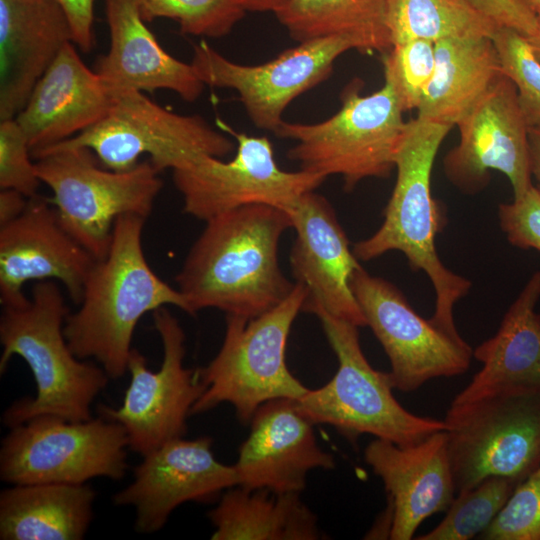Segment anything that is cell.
<instances>
[{
    "instance_id": "6da1fadb",
    "label": "cell",
    "mask_w": 540,
    "mask_h": 540,
    "mask_svg": "<svg viewBox=\"0 0 540 540\" xmlns=\"http://www.w3.org/2000/svg\"><path fill=\"white\" fill-rule=\"evenodd\" d=\"M205 223L175 276L190 315L215 308L251 319L290 295L295 283L284 276L278 259L281 236L292 228L288 212L250 204Z\"/></svg>"
},
{
    "instance_id": "7a4b0ae2",
    "label": "cell",
    "mask_w": 540,
    "mask_h": 540,
    "mask_svg": "<svg viewBox=\"0 0 540 540\" xmlns=\"http://www.w3.org/2000/svg\"><path fill=\"white\" fill-rule=\"evenodd\" d=\"M145 220L133 214L116 219L108 253L96 260L79 308L64 324L72 352L79 359L95 360L111 379L128 371L134 331L146 313L169 305L190 313L183 294L162 280L145 258Z\"/></svg>"
},
{
    "instance_id": "3957f363",
    "label": "cell",
    "mask_w": 540,
    "mask_h": 540,
    "mask_svg": "<svg viewBox=\"0 0 540 540\" xmlns=\"http://www.w3.org/2000/svg\"><path fill=\"white\" fill-rule=\"evenodd\" d=\"M451 128L417 117L406 122L394 157L396 182L384 209L383 222L352 250L359 261H370L389 251L404 254L410 268L424 272L434 287L435 309L430 321L451 337L462 340L453 310L472 284L448 269L439 258L435 238L446 218L431 194L433 163Z\"/></svg>"
},
{
    "instance_id": "277c9868",
    "label": "cell",
    "mask_w": 540,
    "mask_h": 540,
    "mask_svg": "<svg viewBox=\"0 0 540 540\" xmlns=\"http://www.w3.org/2000/svg\"><path fill=\"white\" fill-rule=\"evenodd\" d=\"M68 314L64 296L53 280L36 282L24 304L3 307L0 373L13 356H19L36 384L34 397L16 400L4 411L6 427L39 415L74 422L92 418L91 405L110 378L100 365L79 359L70 349L64 335Z\"/></svg>"
},
{
    "instance_id": "5b68a950",
    "label": "cell",
    "mask_w": 540,
    "mask_h": 540,
    "mask_svg": "<svg viewBox=\"0 0 540 540\" xmlns=\"http://www.w3.org/2000/svg\"><path fill=\"white\" fill-rule=\"evenodd\" d=\"M304 311L318 317L338 360L327 384L308 389L296 400L298 411L308 421L332 426L350 442L370 434L402 446L447 430L444 420L413 414L397 401L388 373L374 369L366 359L358 326L318 306Z\"/></svg>"
},
{
    "instance_id": "8992f818",
    "label": "cell",
    "mask_w": 540,
    "mask_h": 540,
    "mask_svg": "<svg viewBox=\"0 0 540 540\" xmlns=\"http://www.w3.org/2000/svg\"><path fill=\"white\" fill-rule=\"evenodd\" d=\"M306 296L305 287L295 282L283 302L257 317L226 315L218 353L207 366L198 369L204 390L191 415L229 403L237 419L248 424L267 401L297 400L308 391L286 364L289 333Z\"/></svg>"
},
{
    "instance_id": "52a82bcc",
    "label": "cell",
    "mask_w": 540,
    "mask_h": 540,
    "mask_svg": "<svg viewBox=\"0 0 540 540\" xmlns=\"http://www.w3.org/2000/svg\"><path fill=\"white\" fill-rule=\"evenodd\" d=\"M354 80L341 93V107L318 123L283 121L274 134L296 143L287 153L301 169L328 177L340 175L351 191L367 178H386L406 122L392 86L384 81L377 91L361 95Z\"/></svg>"
},
{
    "instance_id": "ba28073f",
    "label": "cell",
    "mask_w": 540,
    "mask_h": 540,
    "mask_svg": "<svg viewBox=\"0 0 540 540\" xmlns=\"http://www.w3.org/2000/svg\"><path fill=\"white\" fill-rule=\"evenodd\" d=\"M34 159L61 225L96 260L108 253L116 219L126 214L146 219L163 186L149 160L115 171L100 166L84 147L51 148Z\"/></svg>"
},
{
    "instance_id": "9c48e42d",
    "label": "cell",
    "mask_w": 540,
    "mask_h": 540,
    "mask_svg": "<svg viewBox=\"0 0 540 540\" xmlns=\"http://www.w3.org/2000/svg\"><path fill=\"white\" fill-rule=\"evenodd\" d=\"M66 147L87 148L103 167L115 171L132 169L148 155L160 173L186 167L203 156L223 158L235 144L199 115L177 114L143 92H130L115 97L98 123L47 149Z\"/></svg>"
},
{
    "instance_id": "30bf717a",
    "label": "cell",
    "mask_w": 540,
    "mask_h": 540,
    "mask_svg": "<svg viewBox=\"0 0 540 540\" xmlns=\"http://www.w3.org/2000/svg\"><path fill=\"white\" fill-rule=\"evenodd\" d=\"M9 429L0 448L3 482L84 484L96 477L118 481L128 470L126 431L104 417L74 422L39 415Z\"/></svg>"
},
{
    "instance_id": "8fae6325",
    "label": "cell",
    "mask_w": 540,
    "mask_h": 540,
    "mask_svg": "<svg viewBox=\"0 0 540 540\" xmlns=\"http://www.w3.org/2000/svg\"><path fill=\"white\" fill-rule=\"evenodd\" d=\"M444 421L456 494L491 476L520 484L540 466V394L451 405Z\"/></svg>"
},
{
    "instance_id": "7c38bea8",
    "label": "cell",
    "mask_w": 540,
    "mask_h": 540,
    "mask_svg": "<svg viewBox=\"0 0 540 540\" xmlns=\"http://www.w3.org/2000/svg\"><path fill=\"white\" fill-rule=\"evenodd\" d=\"M152 316L163 347L160 368L149 369L146 357L133 348L127 371L130 382L122 405L97 408L99 416L122 425L129 449L141 456L184 437L187 419L204 390L198 369L184 366L186 336L178 319L166 306L153 311Z\"/></svg>"
},
{
    "instance_id": "4fadbf2b",
    "label": "cell",
    "mask_w": 540,
    "mask_h": 540,
    "mask_svg": "<svg viewBox=\"0 0 540 540\" xmlns=\"http://www.w3.org/2000/svg\"><path fill=\"white\" fill-rule=\"evenodd\" d=\"M224 129L236 139L229 161L203 156L190 165L172 171L173 181L183 197L184 212L204 222L224 212L250 204H266L290 212L301 197L314 191L326 179L299 170H282L273 146L265 137Z\"/></svg>"
},
{
    "instance_id": "5bb4252c",
    "label": "cell",
    "mask_w": 540,
    "mask_h": 540,
    "mask_svg": "<svg viewBox=\"0 0 540 540\" xmlns=\"http://www.w3.org/2000/svg\"><path fill=\"white\" fill-rule=\"evenodd\" d=\"M350 286L367 326L388 356L393 389L410 393L429 380L468 370L473 357L469 344L421 317L394 284L361 266Z\"/></svg>"
},
{
    "instance_id": "9a60e30c",
    "label": "cell",
    "mask_w": 540,
    "mask_h": 540,
    "mask_svg": "<svg viewBox=\"0 0 540 540\" xmlns=\"http://www.w3.org/2000/svg\"><path fill=\"white\" fill-rule=\"evenodd\" d=\"M351 49L356 44L350 37L330 36L300 42L265 63L243 65L202 41L194 45L191 64L205 85L236 90L251 122L274 133L288 105L325 81L336 59Z\"/></svg>"
},
{
    "instance_id": "2e32d148",
    "label": "cell",
    "mask_w": 540,
    "mask_h": 540,
    "mask_svg": "<svg viewBox=\"0 0 540 540\" xmlns=\"http://www.w3.org/2000/svg\"><path fill=\"white\" fill-rule=\"evenodd\" d=\"M459 142L443 159L444 173L461 192L473 195L490 181V171L504 174L513 197L532 185L529 127L514 84L503 74L462 119Z\"/></svg>"
},
{
    "instance_id": "e0dca14e",
    "label": "cell",
    "mask_w": 540,
    "mask_h": 540,
    "mask_svg": "<svg viewBox=\"0 0 540 540\" xmlns=\"http://www.w3.org/2000/svg\"><path fill=\"white\" fill-rule=\"evenodd\" d=\"M213 439H173L142 456L134 479L112 497L117 506L135 509V529L154 533L186 502L210 503L238 485L234 465L219 462Z\"/></svg>"
},
{
    "instance_id": "ac0fdd59",
    "label": "cell",
    "mask_w": 540,
    "mask_h": 540,
    "mask_svg": "<svg viewBox=\"0 0 540 540\" xmlns=\"http://www.w3.org/2000/svg\"><path fill=\"white\" fill-rule=\"evenodd\" d=\"M96 259L61 225L55 207L37 195L24 211L0 226V302L24 304L29 281L57 280L79 304Z\"/></svg>"
},
{
    "instance_id": "d6986e66",
    "label": "cell",
    "mask_w": 540,
    "mask_h": 540,
    "mask_svg": "<svg viewBox=\"0 0 540 540\" xmlns=\"http://www.w3.org/2000/svg\"><path fill=\"white\" fill-rule=\"evenodd\" d=\"M296 239L290 266L307 296L302 311L318 306L358 327L367 326L350 280L361 267L331 204L314 191L305 193L289 212Z\"/></svg>"
},
{
    "instance_id": "ffe728a7",
    "label": "cell",
    "mask_w": 540,
    "mask_h": 540,
    "mask_svg": "<svg viewBox=\"0 0 540 540\" xmlns=\"http://www.w3.org/2000/svg\"><path fill=\"white\" fill-rule=\"evenodd\" d=\"M335 465L334 455L318 444L313 424L298 411L296 399L278 398L254 413L234 467L241 487L300 494L310 471Z\"/></svg>"
},
{
    "instance_id": "44dd1931",
    "label": "cell",
    "mask_w": 540,
    "mask_h": 540,
    "mask_svg": "<svg viewBox=\"0 0 540 540\" xmlns=\"http://www.w3.org/2000/svg\"><path fill=\"white\" fill-rule=\"evenodd\" d=\"M364 460L387 492L392 540L412 539L423 521L446 511L456 496L445 431L407 446L375 438Z\"/></svg>"
},
{
    "instance_id": "7402d4cb",
    "label": "cell",
    "mask_w": 540,
    "mask_h": 540,
    "mask_svg": "<svg viewBox=\"0 0 540 540\" xmlns=\"http://www.w3.org/2000/svg\"><path fill=\"white\" fill-rule=\"evenodd\" d=\"M113 102L99 75L82 61L74 43L68 42L15 119L33 157L98 123Z\"/></svg>"
},
{
    "instance_id": "603a6c76",
    "label": "cell",
    "mask_w": 540,
    "mask_h": 540,
    "mask_svg": "<svg viewBox=\"0 0 540 540\" xmlns=\"http://www.w3.org/2000/svg\"><path fill=\"white\" fill-rule=\"evenodd\" d=\"M110 48L100 57L96 73L115 98L130 92L167 89L194 102L205 84L191 63L170 55L146 26L138 0H105Z\"/></svg>"
},
{
    "instance_id": "cb8c5ba5",
    "label": "cell",
    "mask_w": 540,
    "mask_h": 540,
    "mask_svg": "<svg viewBox=\"0 0 540 540\" xmlns=\"http://www.w3.org/2000/svg\"><path fill=\"white\" fill-rule=\"evenodd\" d=\"M68 42L73 33L58 0H0V120L18 115Z\"/></svg>"
},
{
    "instance_id": "d4e9b609",
    "label": "cell",
    "mask_w": 540,
    "mask_h": 540,
    "mask_svg": "<svg viewBox=\"0 0 540 540\" xmlns=\"http://www.w3.org/2000/svg\"><path fill=\"white\" fill-rule=\"evenodd\" d=\"M540 270L505 312L497 332L473 351L482 368L453 399L462 405L494 395L540 394Z\"/></svg>"
},
{
    "instance_id": "484cf974",
    "label": "cell",
    "mask_w": 540,
    "mask_h": 540,
    "mask_svg": "<svg viewBox=\"0 0 540 540\" xmlns=\"http://www.w3.org/2000/svg\"><path fill=\"white\" fill-rule=\"evenodd\" d=\"M434 44V72L417 118L457 126L502 74L499 57L488 37L446 38Z\"/></svg>"
},
{
    "instance_id": "4316f807",
    "label": "cell",
    "mask_w": 540,
    "mask_h": 540,
    "mask_svg": "<svg viewBox=\"0 0 540 540\" xmlns=\"http://www.w3.org/2000/svg\"><path fill=\"white\" fill-rule=\"evenodd\" d=\"M95 497L86 483L13 485L0 493V539L81 540Z\"/></svg>"
},
{
    "instance_id": "83f0119b",
    "label": "cell",
    "mask_w": 540,
    "mask_h": 540,
    "mask_svg": "<svg viewBox=\"0 0 540 540\" xmlns=\"http://www.w3.org/2000/svg\"><path fill=\"white\" fill-rule=\"evenodd\" d=\"M212 540H318L317 515L299 493L246 489L226 490L209 511Z\"/></svg>"
},
{
    "instance_id": "f1b7e54d",
    "label": "cell",
    "mask_w": 540,
    "mask_h": 540,
    "mask_svg": "<svg viewBox=\"0 0 540 540\" xmlns=\"http://www.w3.org/2000/svg\"><path fill=\"white\" fill-rule=\"evenodd\" d=\"M387 0H285L273 13L297 42L348 36L362 53L391 47Z\"/></svg>"
},
{
    "instance_id": "f546056e",
    "label": "cell",
    "mask_w": 540,
    "mask_h": 540,
    "mask_svg": "<svg viewBox=\"0 0 540 540\" xmlns=\"http://www.w3.org/2000/svg\"><path fill=\"white\" fill-rule=\"evenodd\" d=\"M386 26L392 46L415 39L492 38L500 28L464 0H387Z\"/></svg>"
},
{
    "instance_id": "4dcf8cb0",
    "label": "cell",
    "mask_w": 540,
    "mask_h": 540,
    "mask_svg": "<svg viewBox=\"0 0 540 540\" xmlns=\"http://www.w3.org/2000/svg\"><path fill=\"white\" fill-rule=\"evenodd\" d=\"M519 483L491 476L456 494L443 520L418 540H468L480 535L495 519Z\"/></svg>"
},
{
    "instance_id": "1f68e13d",
    "label": "cell",
    "mask_w": 540,
    "mask_h": 540,
    "mask_svg": "<svg viewBox=\"0 0 540 540\" xmlns=\"http://www.w3.org/2000/svg\"><path fill=\"white\" fill-rule=\"evenodd\" d=\"M145 22L167 18L183 34L221 38L228 35L247 10L243 0H138Z\"/></svg>"
},
{
    "instance_id": "d6a6232c",
    "label": "cell",
    "mask_w": 540,
    "mask_h": 540,
    "mask_svg": "<svg viewBox=\"0 0 540 540\" xmlns=\"http://www.w3.org/2000/svg\"><path fill=\"white\" fill-rule=\"evenodd\" d=\"M501 73L515 86L528 127H540V60L526 36L500 27L492 37Z\"/></svg>"
},
{
    "instance_id": "836d02e7",
    "label": "cell",
    "mask_w": 540,
    "mask_h": 540,
    "mask_svg": "<svg viewBox=\"0 0 540 540\" xmlns=\"http://www.w3.org/2000/svg\"><path fill=\"white\" fill-rule=\"evenodd\" d=\"M384 81L388 82L402 110L419 107L435 67V44L415 39L393 45L382 58Z\"/></svg>"
},
{
    "instance_id": "e575fe53",
    "label": "cell",
    "mask_w": 540,
    "mask_h": 540,
    "mask_svg": "<svg viewBox=\"0 0 540 540\" xmlns=\"http://www.w3.org/2000/svg\"><path fill=\"white\" fill-rule=\"evenodd\" d=\"M479 538L540 540V466L514 489Z\"/></svg>"
},
{
    "instance_id": "d590c367",
    "label": "cell",
    "mask_w": 540,
    "mask_h": 540,
    "mask_svg": "<svg viewBox=\"0 0 540 540\" xmlns=\"http://www.w3.org/2000/svg\"><path fill=\"white\" fill-rule=\"evenodd\" d=\"M32 158L28 139L17 120H1L0 189H13L27 198L36 196L41 180Z\"/></svg>"
},
{
    "instance_id": "8d00e7d4",
    "label": "cell",
    "mask_w": 540,
    "mask_h": 540,
    "mask_svg": "<svg viewBox=\"0 0 540 540\" xmlns=\"http://www.w3.org/2000/svg\"><path fill=\"white\" fill-rule=\"evenodd\" d=\"M501 230L508 242L521 249L540 252V188L533 184L509 203L498 206Z\"/></svg>"
},
{
    "instance_id": "74e56055",
    "label": "cell",
    "mask_w": 540,
    "mask_h": 540,
    "mask_svg": "<svg viewBox=\"0 0 540 540\" xmlns=\"http://www.w3.org/2000/svg\"><path fill=\"white\" fill-rule=\"evenodd\" d=\"M474 9L493 20L529 37L537 26L536 14L518 0H464Z\"/></svg>"
},
{
    "instance_id": "f35d334b",
    "label": "cell",
    "mask_w": 540,
    "mask_h": 540,
    "mask_svg": "<svg viewBox=\"0 0 540 540\" xmlns=\"http://www.w3.org/2000/svg\"><path fill=\"white\" fill-rule=\"evenodd\" d=\"M58 2L71 25L73 43L83 52H90L95 44L94 0H58Z\"/></svg>"
},
{
    "instance_id": "ab89813d",
    "label": "cell",
    "mask_w": 540,
    "mask_h": 540,
    "mask_svg": "<svg viewBox=\"0 0 540 540\" xmlns=\"http://www.w3.org/2000/svg\"><path fill=\"white\" fill-rule=\"evenodd\" d=\"M28 199L22 193L13 189L0 191V226L17 218L26 208Z\"/></svg>"
},
{
    "instance_id": "60d3db41",
    "label": "cell",
    "mask_w": 540,
    "mask_h": 540,
    "mask_svg": "<svg viewBox=\"0 0 540 540\" xmlns=\"http://www.w3.org/2000/svg\"><path fill=\"white\" fill-rule=\"evenodd\" d=\"M528 140L531 173L540 188V127H529Z\"/></svg>"
},
{
    "instance_id": "b9f144b4",
    "label": "cell",
    "mask_w": 540,
    "mask_h": 540,
    "mask_svg": "<svg viewBox=\"0 0 540 540\" xmlns=\"http://www.w3.org/2000/svg\"><path fill=\"white\" fill-rule=\"evenodd\" d=\"M245 8L250 12H274L285 0H243Z\"/></svg>"
},
{
    "instance_id": "7bdbcfd3",
    "label": "cell",
    "mask_w": 540,
    "mask_h": 540,
    "mask_svg": "<svg viewBox=\"0 0 540 540\" xmlns=\"http://www.w3.org/2000/svg\"><path fill=\"white\" fill-rule=\"evenodd\" d=\"M536 14V19H537V26H536V30L534 32L533 35L527 37L528 40L530 41L534 51H535V54L537 55V57L539 58L540 60V9L537 10L535 12Z\"/></svg>"
},
{
    "instance_id": "ee69618b",
    "label": "cell",
    "mask_w": 540,
    "mask_h": 540,
    "mask_svg": "<svg viewBox=\"0 0 540 540\" xmlns=\"http://www.w3.org/2000/svg\"><path fill=\"white\" fill-rule=\"evenodd\" d=\"M534 13L540 9V0H518Z\"/></svg>"
}]
</instances>
